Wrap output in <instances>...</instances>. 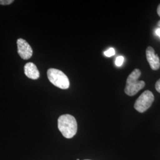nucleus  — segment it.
Segmentation results:
<instances>
[{"instance_id": "obj_12", "label": "nucleus", "mask_w": 160, "mask_h": 160, "mask_svg": "<svg viewBox=\"0 0 160 160\" xmlns=\"http://www.w3.org/2000/svg\"><path fill=\"white\" fill-rule=\"evenodd\" d=\"M155 33L156 35L157 36H158L160 38V28H157V29H155Z\"/></svg>"}, {"instance_id": "obj_11", "label": "nucleus", "mask_w": 160, "mask_h": 160, "mask_svg": "<svg viewBox=\"0 0 160 160\" xmlns=\"http://www.w3.org/2000/svg\"><path fill=\"white\" fill-rule=\"evenodd\" d=\"M155 89L157 92L160 93V79L158 80L155 83Z\"/></svg>"}, {"instance_id": "obj_6", "label": "nucleus", "mask_w": 160, "mask_h": 160, "mask_svg": "<svg viewBox=\"0 0 160 160\" xmlns=\"http://www.w3.org/2000/svg\"><path fill=\"white\" fill-rule=\"evenodd\" d=\"M146 57L150 67L153 70H158L160 67V60L158 56L155 53L152 47L148 46L146 49Z\"/></svg>"}, {"instance_id": "obj_9", "label": "nucleus", "mask_w": 160, "mask_h": 160, "mask_svg": "<svg viewBox=\"0 0 160 160\" xmlns=\"http://www.w3.org/2000/svg\"><path fill=\"white\" fill-rule=\"evenodd\" d=\"M124 61V58L122 56H119L116 58L115 63L117 67H121Z\"/></svg>"}, {"instance_id": "obj_3", "label": "nucleus", "mask_w": 160, "mask_h": 160, "mask_svg": "<svg viewBox=\"0 0 160 160\" xmlns=\"http://www.w3.org/2000/svg\"><path fill=\"white\" fill-rule=\"evenodd\" d=\"M48 78L52 84L61 89H68L69 81L68 77L62 71L57 69L50 68L47 72Z\"/></svg>"}, {"instance_id": "obj_10", "label": "nucleus", "mask_w": 160, "mask_h": 160, "mask_svg": "<svg viewBox=\"0 0 160 160\" xmlns=\"http://www.w3.org/2000/svg\"><path fill=\"white\" fill-rule=\"evenodd\" d=\"M13 2H14L13 0H0V4L6 6V5L11 4Z\"/></svg>"}, {"instance_id": "obj_7", "label": "nucleus", "mask_w": 160, "mask_h": 160, "mask_svg": "<svg viewBox=\"0 0 160 160\" xmlns=\"http://www.w3.org/2000/svg\"><path fill=\"white\" fill-rule=\"evenodd\" d=\"M24 74L30 79L37 80L40 77V72L34 63L29 62L24 66Z\"/></svg>"}, {"instance_id": "obj_14", "label": "nucleus", "mask_w": 160, "mask_h": 160, "mask_svg": "<svg viewBox=\"0 0 160 160\" xmlns=\"http://www.w3.org/2000/svg\"><path fill=\"white\" fill-rule=\"evenodd\" d=\"M157 25H158V26L159 27V28H160V21H158V22L157 23Z\"/></svg>"}, {"instance_id": "obj_4", "label": "nucleus", "mask_w": 160, "mask_h": 160, "mask_svg": "<svg viewBox=\"0 0 160 160\" xmlns=\"http://www.w3.org/2000/svg\"><path fill=\"white\" fill-rule=\"evenodd\" d=\"M154 100V96L152 92L147 90L138 97L134 104V108L138 112L143 113L151 106Z\"/></svg>"}, {"instance_id": "obj_2", "label": "nucleus", "mask_w": 160, "mask_h": 160, "mask_svg": "<svg viewBox=\"0 0 160 160\" xmlns=\"http://www.w3.org/2000/svg\"><path fill=\"white\" fill-rule=\"evenodd\" d=\"M141 75V71L139 69H135L128 76L125 88V92L127 95L133 96L145 87V82L138 80Z\"/></svg>"}, {"instance_id": "obj_1", "label": "nucleus", "mask_w": 160, "mask_h": 160, "mask_svg": "<svg viewBox=\"0 0 160 160\" xmlns=\"http://www.w3.org/2000/svg\"><path fill=\"white\" fill-rule=\"evenodd\" d=\"M58 126L59 131L66 138H71L77 132V123L74 117L70 114L61 116L58 120Z\"/></svg>"}, {"instance_id": "obj_8", "label": "nucleus", "mask_w": 160, "mask_h": 160, "mask_svg": "<svg viewBox=\"0 0 160 160\" xmlns=\"http://www.w3.org/2000/svg\"><path fill=\"white\" fill-rule=\"evenodd\" d=\"M115 51L113 48H110L108 50L104 52V55L107 57H111L114 55Z\"/></svg>"}, {"instance_id": "obj_13", "label": "nucleus", "mask_w": 160, "mask_h": 160, "mask_svg": "<svg viewBox=\"0 0 160 160\" xmlns=\"http://www.w3.org/2000/svg\"><path fill=\"white\" fill-rule=\"evenodd\" d=\"M157 13H158V16L160 17V4L158 6V7H157Z\"/></svg>"}, {"instance_id": "obj_15", "label": "nucleus", "mask_w": 160, "mask_h": 160, "mask_svg": "<svg viewBox=\"0 0 160 160\" xmlns=\"http://www.w3.org/2000/svg\"><path fill=\"white\" fill-rule=\"evenodd\" d=\"M77 160H80L79 159H77Z\"/></svg>"}, {"instance_id": "obj_16", "label": "nucleus", "mask_w": 160, "mask_h": 160, "mask_svg": "<svg viewBox=\"0 0 160 160\" xmlns=\"http://www.w3.org/2000/svg\"></svg>"}, {"instance_id": "obj_5", "label": "nucleus", "mask_w": 160, "mask_h": 160, "mask_svg": "<svg viewBox=\"0 0 160 160\" xmlns=\"http://www.w3.org/2000/svg\"><path fill=\"white\" fill-rule=\"evenodd\" d=\"M18 53L23 59L28 60L32 57L33 50L30 45L23 39H18L17 41Z\"/></svg>"}]
</instances>
